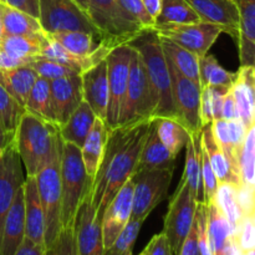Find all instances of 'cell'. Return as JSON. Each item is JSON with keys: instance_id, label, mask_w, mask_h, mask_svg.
Here are the masks:
<instances>
[{"instance_id": "6da1fadb", "label": "cell", "mask_w": 255, "mask_h": 255, "mask_svg": "<svg viewBox=\"0 0 255 255\" xmlns=\"http://www.w3.org/2000/svg\"><path fill=\"white\" fill-rule=\"evenodd\" d=\"M152 119L109 131L104 157L91 184V203L101 219L112 198L137 171Z\"/></svg>"}, {"instance_id": "7a4b0ae2", "label": "cell", "mask_w": 255, "mask_h": 255, "mask_svg": "<svg viewBox=\"0 0 255 255\" xmlns=\"http://www.w3.org/2000/svg\"><path fill=\"white\" fill-rule=\"evenodd\" d=\"M15 147L26 177H35L61 147L59 127L25 111L15 132Z\"/></svg>"}, {"instance_id": "3957f363", "label": "cell", "mask_w": 255, "mask_h": 255, "mask_svg": "<svg viewBox=\"0 0 255 255\" xmlns=\"http://www.w3.org/2000/svg\"><path fill=\"white\" fill-rule=\"evenodd\" d=\"M127 45L138 52L143 61L153 99V117L174 119L171 76L159 35L153 27L144 29Z\"/></svg>"}, {"instance_id": "277c9868", "label": "cell", "mask_w": 255, "mask_h": 255, "mask_svg": "<svg viewBox=\"0 0 255 255\" xmlns=\"http://www.w3.org/2000/svg\"><path fill=\"white\" fill-rule=\"evenodd\" d=\"M61 182V226H74L80 204L91 189L92 179L85 171L80 147L62 142L60 157Z\"/></svg>"}, {"instance_id": "5b68a950", "label": "cell", "mask_w": 255, "mask_h": 255, "mask_svg": "<svg viewBox=\"0 0 255 255\" xmlns=\"http://www.w3.org/2000/svg\"><path fill=\"white\" fill-rule=\"evenodd\" d=\"M60 157H61V147L55 153L51 161L35 176L37 193H39L40 203L44 212L45 247L46 248H49L56 241L62 229Z\"/></svg>"}, {"instance_id": "8992f818", "label": "cell", "mask_w": 255, "mask_h": 255, "mask_svg": "<svg viewBox=\"0 0 255 255\" xmlns=\"http://www.w3.org/2000/svg\"><path fill=\"white\" fill-rule=\"evenodd\" d=\"M152 117H153V99H152L146 70L138 52L132 49L128 82H127L119 126H128Z\"/></svg>"}, {"instance_id": "52a82bcc", "label": "cell", "mask_w": 255, "mask_h": 255, "mask_svg": "<svg viewBox=\"0 0 255 255\" xmlns=\"http://www.w3.org/2000/svg\"><path fill=\"white\" fill-rule=\"evenodd\" d=\"M39 22L46 34L82 31L104 37L75 0H39Z\"/></svg>"}, {"instance_id": "ba28073f", "label": "cell", "mask_w": 255, "mask_h": 255, "mask_svg": "<svg viewBox=\"0 0 255 255\" xmlns=\"http://www.w3.org/2000/svg\"><path fill=\"white\" fill-rule=\"evenodd\" d=\"M174 168L138 169L131 177L133 182L132 217L144 222L156 207L166 199Z\"/></svg>"}, {"instance_id": "9c48e42d", "label": "cell", "mask_w": 255, "mask_h": 255, "mask_svg": "<svg viewBox=\"0 0 255 255\" xmlns=\"http://www.w3.org/2000/svg\"><path fill=\"white\" fill-rule=\"evenodd\" d=\"M87 15L105 39L125 45L142 31V27L122 10L117 0H87Z\"/></svg>"}, {"instance_id": "30bf717a", "label": "cell", "mask_w": 255, "mask_h": 255, "mask_svg": "<svg viewBox=\"0 0 255 255\" xmlns=\"http://www.w3.org/2000/svg\"><path fill=\"white\" fill-rule=\"evenodd\" d=\"M166 61L171 76L174 119L189 134H199L202 129L201 85L181 74L167 57Z\"/></svg>"}, {"instance_id": "8fae6325", "label": "cell", "mask_w": 255, "mask_h": 255, "mask_svg": "<svg viewBox=\"0 0 255 255\" xmlns=\"http://www.w3.org/2000/svg\"><path fill=\"white\" fill-rule=\"evenodd\" d=\"M198 204L199 202L193 198L186 179L182 177L177 191L169 199L168 211L164 216V228L162 231L167 237L173 255H178L182 243L193 226Z\"/></svg>"}, {"instance_id": "7c38bea8", "label": "cell", "mask_w": 255, "mask_h": 255, "mask_svg": "<svg viewBox=\"0 0 255 255\" xmlns=\"http://www.w3.org/2000/svg\"><path fill=\"white\" fill-rule=\"evenodd\" d=\"M132 49L127 44L115 47L106 56L109 77V105L106 112V126L110 129L119 126L128 82L129 61Z\"/></svg>"}, {"instance_id": "4fadbf2b", "label": "cell", "mask_w": 255, "mask_h": 255, "mask_svg": "<svg viewBox=\"0 0 255 255\" xmlns=\"http://www.w3.org/2000/svg\"><path fill=\"white\" fill-rule=\"evenodd\" d=\"M153 29L161 37L176 42L198 57L208 54L209 49L222 34V30L217 25L202 20L192 24L154 25Z\"/></svg>"}, {"instance_id": "5bb4252c", "label": "cell", "mask_w": 255, "mask_h": 255, "mask_svg": "<svg viewBox=\"0 0 255 255\" xmlns=\"http://www.w3.org/2000/svg\"><path fill=\"white\" fill-rule=\"evenodd\" d=\"M74 234L77 255H104L101 218L91 203V189L77 209Z\"/></svg>"}, {"instance_id": "9a60e30c", "label": "cell", "mask_w": 255, "mask_h": 255, "mask_svg": "<svg viewBox=\"0 0 255 255\" xmlns=\"http://www.w3.org/2000/svg\"><path fill=\"white\" fill-rule=\"evenodd\" d=\"M25 176L15 142L4 149L0 158V241L6 214L17 191L24 184Z\"/></svg>"}, {"instance_id": "2e32d148", "label": "cell", "mask_w": 255, "mask_h": 255, "mask_svg": "<svg viewBox=\"0 0 255 255\" xmlns=\"http://www.w3.org/2000/svg\"><path fill=\"white\" fill-rule=\"evenodd\" d=\"M132 199H133V182L129 178L112 198L102 216L101 228L105 249L111 247L115 239L124 231L131 219Z\"/></svg>"}, {"instance_id": "e0dca14e", "label": "cell", "mask_w": 255, "mask_h": 255, "mask_svg": "<svg viewBox=\"0 0 255 255\" xmlns=\"http://www.w3.org/2000/svg\"><path fill=\"white\" fill-rule=\"evenodd\" d=\"M82 97L81 75L61 77L50 81V102H51L52 122L57 127L62 126L77 109Z\"/></svg>"}, {"instance_id": "ac0fdd59", "label": "cell", "mask_w": 255, "mask_h": 255, "mask_svg": "<svg viewBox=\"0 0 255 255\" xmlns=\"http://www.w3.org/2000/svg\"><path fill=\"white\" fill-rule=\"evenodd\" d=\"M202 21L217 25L222 32L238 39L239 12L237 0H186Z\"/></svg>"}, {"instance_id": "d6986e66", "label": "cell", "mask_w": 255, "mask_h": 255, "mask_svg": "<svg viewBox=\"0 0 255 255\" xmlns=\"http://www.w3.org/2000/svg\"><path fill=\"white\" fill-rule=\"evenodd\" d=\"M47 35L71 54L80 57H94L100 61L106 59L112 49L120 46L110 40L90 32L59 31Z\"/></svg>"}, {"instance_id": "ffe728a7", "label": "cell", "mask_w": 255, "mask_h": 255, "mask_svg": "<svg viewBox=\"0 0 255 255\" xmlns=\"http://www.w3.org/2000/svg\"><path fill=\"white\" fill-rule=\"evenodd\" d=\"M82 97L96 117L106 121L109 105V77L106 59L81 74ZM106 124V122H105Z\"/></svg>"}, {"instance_id": "44dd1931", "label": "cell", "mask_w": 255, "mask_h": 255, "mask_svg": "<svg viewBox=\"0 0 255 255\" xmlns=\"http://www.w3.org/2000/svg\"><path fill=\"white\" fill-rule=\"evenodd\" d=\"M229 92L236 101L239 117L247 129L255 126V69L254 66H241Z\"/></svg>"}, {"instance_id": "7402d4cb", "label": "cell", "mask_w": 255, "mask_h": 255, "mask_svg": "<svg viewBox=\"0 0 255 255\" xmlns=\"http://www.w3.org/2000/svg\"><path fill=\"white\" fill-rule=\"evenodd\" d=\"M199 141H201V147L204 149L207 157H208L209 163L213 168L218 184L231 183L237 187L241 186L242 182L239 171L232 164L223 149L217 143L216 138L212 133L211 124L202 126Z\"/></svg>"}, {"instance_id": "603a6c76", "label": "cell", "mask_w": 255, "mask_h": 255, "mask_svg": "<svg viewBox=\"0 0 255 255\" xmlns=\"http://www.w3.org/2000/svg\"><path fill=\"white\" fill-rule=\"evenodd\" d=\"M25 237L37 246L45 247L44 212L40 203L35 177H25L24 181Z\"/></svg>"}, {"instance_id": "cb8c5ba5", "label": "cell", "mask_w": 255, "mask_h": 255, "mask_svg": "<svg viewBox=\"0 0 255 255\" xmlns=\"http://www.w3.org/2000/svg\"><path fill=\"white\" fill-rule=\"evenodd\" d=\"M25 238L24 184L17 191L6 214L0 241V255H14Z\"/></svg>"}, {"instance_id": "d4e9b609", "label": "cell", "mask_w": 255, "mask_h": 255, "mask_svg": "<svg viewBox=\"0 0 255 255\" xmlns=\"http://www.w3.org/2000/svg\"><path fill=\"white\" fill-rule=\"evenodd\" d=\"M239 12L238 47L241 66L255 65V0H237Z\"/></svg>"}, {"instance_id": "484cf974", "label": "cell", "mask_w": 255, "mask_h": 255, "mask_svg": "<svg viewBox=\"0 0 255 255\" xmlns=\"http://www.w3.org/2000/svg\"><path fill=\"white\" fill-rule=\"evenodd\" d=\"M110 128L106 126L104 120L96 117L91 131L87 134L84 144L81 146V158L84 162L85 171L87 176L94 181L97 171L101 164L104 157L105 146H106L107 137H109Z\"/></svg>"}, {"instance_id": "4316f807", "label": "cell", "mask_w": 255, "mask_h": 255, "mask_svg": "<svg viewBox=\"0 0 255 255\" xmlns=\"http://www.w3.org/2000/svg\"><path fill=\"white\" fill-rule=\"evenodd\" d=\"M176 159L167 147L162 143L157 134L154 119H152L149 126L148 134L142 147L141 156H139L137 171L138 169H163V168H176Z\"/></svg>"}, {"instance_id": "83f0119b", "label": "cell", "mask_w": 255, "mask_h": 255, "mask_svg": "<svg viewBox=\"0 0 255 255\" xmlns=\"http://www.w3.org/2000/svg\"><path fill=\"white\" fill-rule=\"evenodd\" d=\"M96 115L85 100L80 102L77 109L72 112L66 122L59 127V136L62 142L80 147L84 144L87 134L91 131Z\"/></svg>"}, {"instance_id": "f1b7e54d", "label": "cell", "mask_w": 255, "mask_h": 255, "mask_svg": "<svg viewBox=\"0 0 255 255\" xmlns=\"http://www.w3.org/2000/svg\"><path fill=\"white\" fill-rule=\"evenodd\" d=\"M39 75L30 65L0 70V85L24 107L27 95Z\"/></svg>"}, {"instance_id": "f546056e", "label": "cell", "mask_w": 255, "mask_h": 255, "mask_svg": "<svg viewBox=\"0 0 255 255\" xmlns=\"http://www.w3.org/2000/svg\"><path fill=\"white\" fill-rule=\"evenodd\" d=\"M207 206V233L213 255H223L228 241L232 237L231 227L214 202Z\"/></svg>"}, {"instance_id": "4dcf8cb0", "label": "cell", "mask_w": 255, "mask_h": 255, "mask_svg": "<svg viewBox=\"0 0 255 255\" xmlns=\"http://www.w3.org/2000/svg\"><path fill=\"white\" fill-rule=\"evenodd\" d=\"M157 134L162 143L167 147L169 153L177 158L179 152L186 147L187 142L191 138L189 132L177 121L171 117H153Z\"/></svg>"}, {"instance_id": "1f68e13d", "label": "cell", "mask_w": 255, "mask_h": 255, "mask_svg": "<svg viewBox=\"0 0 255 255\" xmlns=\"http://www.w3.org/2000/svg\"><path fill=\"white\" fill-rule=\"evenodd\" d=\"M161 46L164 56L177 67L181 74L199 84V57L197 55L166 37H161Z\"/></svg>"}, {"instance_id": "d6a6232c", "label": "cell", "mask_w": 255, "mask_h": 255, "mask_svg": "<svg viewBox=\"0 0 255 255\" xmlns=\"http://www.w3.org/2000/svg\"><path fill=\"white\" fill-rule=\"evenodd\" d=\"M183 177L188 184L194 199L202 202V182H201V142L199 134H191L186 144V163H184Z\"/></svg>"}, {"instance_id": "836d02e7", "label": "cell", "mask_w": 255, "mask_h": 255, "mask_svg": "<svg viewBox=\"0 0 255 255\" xmlns=\"http://www.w3.org/2000/svg\"><path fill=\"white\" fill-rule=\"evenodd\" d=\"M4 5V4H2ZM45 34L39 19L12 7L2 6V35H39Z\"/></svg>"}, {"instance_id": "e575fe53", "label": "cell", "mask_w": 255, "mask_h": 255, "mask_svg": "<svg viewBox=\"0 0 255 255\" xmlns=\"http://www.w3.org/2000/svg\"><path fill=\"white\" fill-rule=\"evenodd\" d=\"M45 34L39 35H12L4 36L0 41V47L7 54L19 59L35 60L40 56Z\"/></svg>"}, {"instance_id": "d590c367", "label": "cell", "mask_w": 255, "mask_h": 255, "mask_svg": "<svg viewBox=\"0 0 255 255\" xmlns=\"http://www.w3.org/2000/svg\"><path fill=\"white\" fill-rule=\"evenodd\" d=\"M236 77V72L224 69L214 55L206 54L199 57V85L201 87H229Z\"/></svg>"}, {"instance_id": "8d00e7d4", "label": "cell", "mask_w": 255, "mask_h": 255, "mask_svg": "<svg viewBox=\"0 0 255 255\" xmlns=\"http://www.w3.org/2000/svg\"><path fill=\"white\" fill-rule=\"evenodd\" d=\"M201 21L197 12L186 0H162L161 11L154 25H179Z\"/></svg>"}, {"instance_id": "74e56055", "label": "cell", "mask_w": 255, "mask_h": 255, "mask_svg": "<svg viewBox=\"0 0 255 255\" xmlns=\"http://www.w3.org/2000/svg\"><path fill=\"white\" fill-rule=\"evenodd\" d=\"M24 109L29 114L54 124L51 115V102H50V81L37 77L27 95Z\"/></svg>"}, {"instance_id": "f35d334b", "label": "cell", "mask_w": 255, "mask_h": 255, "mask_svg": "<svg viewBox=\"0 0 255 255\" xmlns=\"http://www.w3.org/2000/svg\"><path fill=\"white\" fill-rule=\"evenodd\" d=\"M237 186L231 183H221L217 188L216 197H214V203L218 207L219 211L226 217L227 222L231 227L232 236H236V232L238 229L239 223H241L243 214L239 209L238 203H237Z\"/></svg>"}, {"instance_id": "ab89813d", "label": "cell", "mask_w": 255, "mask_h": 255, "mask_svg": "<svg viewBox=\"0 0 255 255\" xmlns=\"http://www.w3.org/2000/svg\"><path fill=\"white\" fill-rule=\"evenodd\" d=\"M231 89V87H229ZM227 87L204 86L201 90V121L202 126L222 119L221 112L224 97L229 91Z\"/></svg>"}, {"instance_id": "60d3db41", "label": "cell", "mask_w": 255, "mask_h": 255, "mask_svg": "<svg viewBox=\"0 0 255 255\" xmlns=\"http://www.w3.org/2000/svg\"><path fill=\"white\" fill-rule=\"evenodd\" d=\"M242 184L255 186V126L247 131L238 158Z\"/></svg>"}, {"instance_id": "b9f144b4", "label": "cell", "mask_w": 255, "mask_h": 255, "mask_svg": "<svg viewBox=\"0 0 255 255\" xmlns=\"http://www.w3.org/2000/svg\"><path fill=\"white\" fill-rule=\"evenodd\" d=\"M25 109L0 85V121L10 133L15 134Z\"/></svg>"}, {"instance_id": "7bdbcfd3", "label": "cell", "mask_w": 255, "mask_h": 255, "mask_svg": "<svg viewBox=\"0 0 255 255\" xmlns=\"http://www.w3.org/2000/svg\"><path fill=\"white\" fill-rule=\"evenodd\" d=\"M143 222L131 218L124 231L119 234L111 247L105 249L104 255H128L132 254L136 239L138 237Z\"/></svg>"}, {"instance_id": "ee69618b", "label": "cell", "mask_w": 255, "mask_h": 255, "mask_svg": "<svg viewBox=\"0 0 255 255\" xmlns=\"http://www.w3.org/2000/svg\"><path fill=\"white\" fill-rule=\"evenodd\" d=\"M30 66L36 71L39 77L47 80V81L79 74V72L75 71V70L70 69L69 66H65V65L51 61V60L47 59H35L34 61L30 64Z\"/></svg>"}, {"instance_id": "f6af8a7d", "label": "cell", "mask_w": 255, "mask_h": 255, "mask_svg": "<svg viewBox=\"0 0 255 255\" xmlns=\"http://www.w3.org/2000/svg\"><path fill=\"white\" fill-rule=\"evenodd\" d=\"M234 238L242 253L255 249V214L243 216Z\"/></svg>"}, {"instance_id": "bcb514c9", "label": "cell", "mask_w": 255, "mask_h": 255, "mask_svg": "<svg viewBox=\"0 0 255 255\" xmlns=\"http://www.w3.org/2000/svg\"><path fill=\"white\" fill-rule=\"evenodd\" d=\"M44 255H77L74 226L62 228L56 241L45 249Z\"/></svg>"}, {"instance_id": "7dc6e473", "label": "cell", "mask_w": 255, "mask_h": 255, "mask_svg": "<svg viewBox=\"0 0 255 255\" xmlns=\"http://www.w3.org/2000/svg\"><path fill=\"white\" fill-rule=\"evenodd\" d=\"M117 2L122 10L143 30L152 29L154 26V20L146 11L141 0H117Z\"/></svg>"}, {"instance_id": "c3c4849f", "label": "cell", "mask_w": 255, "mask_h": 255, "mask_svg": "<svg viewBox=\"0 0 255 255\" xmlns=\"http://www.w3.org/2000/svg\"><path fill=\"white\" fill-rule=\"evenodd\" d=\"M255 186H249V184H241L237 187V203H238L239 209H241L243 216L248 214H255Z\"/></svg>"}, {"instance_id": "681fc988", "label": "cell", "mask_w": 255, "mask_h": 255, "mask_svg": "<svg viewBox=\"0 0 255 255\" xmlns=\"http://www.w3.org/2000/svg\"><path fill=\"white\" fill-rule=\"evenodd\" d=\"M144 255H173L163 232L156 234L143 249Z\"/></svg>"}, {"instance_id": "f907efd6", "label": "cell", "mask_w": 255, "mask_h": 255, "mask_svg": "<svg viewBox=\"0 0 255 255\" xmlns=\"http://www.w3.org/2000/svg\"><path fill=\"white\" fill-rule=\"evenodd\" d=\"M0 2L39 19V0H0Z\"/></svg>"}, {"instance_id": "816d5d0a", "label": "cell", "mask_w": 255, "mask_h": 255, "mask_svg": "<svg viewBox=\"0 0 255 255\" xmlns=\"http://www.w3.org/2000/svg\"><path fill=\"white\" fill-rule=\"evenodd\" d=\"M196 218V217H194ZM178 255H201L199 254V247H198V236H197V227L196 221H194L193 226H192L191 231H189L188 236L182 243L181 249H179Z\"/></svg>"}, {"instance_id": "f5cc1de1", "label": "cell", "mask_w": 255, "mask_h": 255, "mask_svg": "<svg viewBox=\"0 0 255 255\" xmlns=\"http://www.w3.org/2000/svg\"><path fill=\"white\" fill-rule=\"evenodd\" d=\"M221 117L226 121H234V120H241L239 117L238 107H237L236 101H234L233 96L231 92H227L226 97H224L223 106H222Z\"/></svg>"}, {"instance_id": "db71d44e", "label": "cell", "mask_w": 255, "mask_h": 255, "mask_svg": "<svg viewBox=\"0 0 255 255\" xmlns=\"http://www.w3.org/2000/svg\"><path fill=\"white\" fill-rule=\"evenodd\" d=\"M34 60H27V59H19L12 55L7 54L4 50L0 47V70H6V69H14V67L25 66V65H30Z\"/></svg>"}, {"instance_id": "11a10c76", "label": "cell", "mask_w": 255, "mask_h": 255, "mask_svg": "<svg viewBox=\"0 0 255 255\" xmlns=\"http://www.w3.org/2000/svg\"><path fill=\"white\" fill-rule=\"evenodd\" d=\"M45 254V248L41 246H37L34 242H31L30 239H27L26 237L24 238V241L21 242L19 248L16 249L14 255H44Z\"/></svg>"}, {"instance_id": "9f6ffc18", "label": "cell", "mask_w": 255, "mask_h": 255, "mask_svg": "<svg viewBox=\"0 0 255 255\" xmlns=\"http://www.w3.org/2000/svg\"><path fill=\"white\" fill-rule=\"evenodd\" d=\"M141 1L142 5L144 6V9H146V11L149 14V16L153 20H156L159 11H161L162 0H141Z\"/></svg>"}, {"instance_id": "6f0895ef", "label": "cell", "mask_w": 255, "mask_h": 255, "mask_svg": "<svg viewBox=\"0 0 255 255\" xmlns=\"http://www.w3.org/2000/svg\"><path fill=\"white\" fill-rule=\"evenodd\" d=\"M15 139V134L10 133L6 128L4 127V125L0 121V147L2 149L6 148L9 144H11Z\"/></svg>"}, {"instance_id": "680465c9", "label": "cell", "mask_w": 255, "mask_h": 255, "mask_svg": "<svg viewBox=\"0 0 255 255\" xmlns=\"http://www.w3.org/2000/svg\"><path fill=\"white\" fill-rule=\"evenodd\" d=\"M2 6H4V5L0 2V41H1L2 37H4V35H2Z\"/></svg>"}, {"instance_id": "91938a15", "label": "cell", "mask_w": 255, "mask_h": 255, "mask_svg": "<svg viewBox=\"0 0 255 255\" xmlns=\"http://www.w3.org/2000/svg\"><path fill=\"white\" fill-rule=\"evenodd\" d=\"M75 1L80 5V7H81L82 10H85V11L87 12V0H75Z\"/></svg>"}, {"instance_id": "94428289", "label": "cell", "mask_w": 255, "mask_h": 255, "mask_svg": "<svg viewBox=\"0 0 255 255\" xmlns=\"http://www.w3.org/2000/svg\"><path fill=\"white\" fill-rule=\"evenodd\" d=\"M242 255H255V249L253 251H248V252H243Z\"/></svg>"}, {"instance_id": "6125c7cd", "label": "cell", "mask_w": 255, "mask_h": 255, "mask_svg": "<svg viewBox=\"0 0 255 255\" xmlns=\"http://www.w3.org/2000/svg\"><path fill=\"white\" fill-rule=\"evenodd\" d=\"M2 153H4V149H2V148H1V147H0V158H1Z\"/></svg>"}, {"instance_id": "be15d7a7", "label": "cell", "mask_w": 255, "mask_h": 255, "mask_svg": "<svg viewBox=\"0 0 255 255\" xmlns=\"http://www.w3.org/2000/svg\"><path fill=\"white\" fill-rule=\"evenodd\" d=\"M138 255H144V253H143V252H142V253H141V254H138Z\"/></svg>"}, {"instance_id": "e7e4bbea", "label": "cell", "mask_w": 255, "mask_h": 255, "mask_svg": "<svg viewBox=\"0 0 255 255\" xmlns=\"http://www.w3.org/2000/svg\"><path fill=\"white\" fill-rule=\"evenodd\" d=\"M128 255H132V254H128Z\"/></svg>"}]
</instances>
